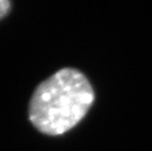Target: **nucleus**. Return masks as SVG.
<instances>
[{"label":"nucleus","mask_w":152,"mask_h":151,"mask_svg":"<svg viewBox=\"0 0 152 151\" xmlns=\"http://www.w3.org/2000/svg\"><path fill=\"white\" fill-rule=\"evenodd\" d=\"M94 101L88 80L79 70H59L35 88L28 117L40 133L60 136L77 126Z\"/></svg>","instance_id":"f257e3e1"},{"label":"nucleus","mask_w":152,"mask_h":151,"mask_svg":"<svg viewBox=\"0 0 152 151\" xmlns=\"http://www.w3.org/2000/svg\"><path fill=\"white\" fill-rule=\"evenodd\" d=\"M10 10V2L7 0H0V19L3 18Z\"/></svg>","instance_id":"f03ea898"}]
</instances>
